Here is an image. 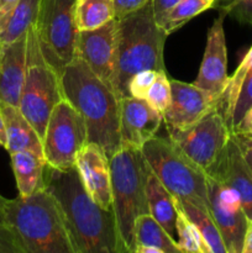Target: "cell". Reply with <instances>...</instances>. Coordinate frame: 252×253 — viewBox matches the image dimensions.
<instances>
[{"label": "cell", "instance_id": "obj_29", "mask_svg": "<svg viewBox=\"0 0 252 253\" xmlns=\"http://www.w3.org/2000/svg\"><path fill=\"white\" fill-rule=\"evenodd\" d=\"M211 9L240 24L252 25V0H214Z\"/></svg>", "mask_w": 252, "mask_h": 253}, {"label": "cell", "instance_id": "obj_38", "mask_svg": "<svg viewBox=\"0 0 252 253\" xmlns=\"http://www.w3.org/2000/svg\"><path fill=\"white\" fill-rule=\"evenodd\" d=\"M19 0H0V20L16 5Z\"/></svg>", "mask_w": 252, "mask_h": 253}, {"label": "cell", "instance_id": "obj_9", "mask_svg": "<svg viewBox=\"0 0 252 253\" xmlns=\"http://www.w3.org/2000/svg\"><path fill=\"white\" fill-rule=\"evenodd\" d=\"M86 142L88 131L83 116L63 98L52 110L42 137L47 165L57 169L76 167L77 156Z\"/></svg>", "mask_w": 252, "mask_h": 253}, {"label": "cell", "instance_id": "obj_33", "mask_svg": "<svg viewBox=\"0 0 252 253\" xmlns=\"http://www.w3.org/2000/svg\"><path fill=\"white\" fill-rule=\"evenodd\" d=\"M113 1L114 6H115L116 19H121V17L145 6L151 0H113Z\"/></svg>", "mask_w": 252, "mask_h": 253}, {"label": "cell", "instance_id": "obj_22", "mask_svg": "<svg viewBox=\"0 0 252 253\" xmlns=\"http://www.w3.org/2000/svg\"><path fill=\"white\" fill-rule=\"evenodd\" d=\"M41 0H19L0 20V48L25 36L36 24Z\"/></svg>", "mask_w": 252, "mask_h": 253}, {"label": "cell", "instance_id": "obj_19", "mask_svg": "<svg viewBox=\"0 0 252 253\" xmlns=\"http://www.w3.org/2000/svg\"><path fill=\"white\" fill-rule=\"evenodd\" d=\"M0 113L6 136L5 150L10 155L19 151H35L43 155L41 137L19 106L0 104Z\"/></svg>", "mask_w": 252, "mask_h": 253}, {"label": "cell", "instance_id": "obj_35", "mask_svg": "<svg viewBox=\"0 0 252 253\" xmlns=\"http://www.w3.org/2000/svg\"><path fill=\"white\" fill-rule=\"evenodd\" d=\"M240 146L247 165L252 170V135L250 133H232Z\"/></svg>", "mask_w": 252, "mask_h": 253}, {"label": "cell", "instance_id": "obj_6", "mask_svg": "<svg viewBox=\"0 0 252 253\" xmlns=\"http://www.w3.org/2000/svg\"><path fill=\"white\" fill-rule=\"evenodd\" d=\"M141 151L151 170L173 197L208 210L207 173L169 138L155 136L142 146Z\"/></svg>", "mask_w": 252, "mask_h": 253}, {"label": "cell", "instance_id": "obj_15", "mask_svg": "<svg viewBox=\"0 0 252 253\" xmlns=\"http://www.w3.org/2000/svg\"><path fill=\"white\" fill-rule=\"evenodd\" d=\"M207 175L237 193L247 219L252 221V170L232 133L219 160Z\"/></svg>", "mask_w": 252, "mask_h": 253}, {"label": "cell", "instance_id": "obj_18", "mask_svg": "<svg viewBox=\"0 0 252 253\" xmlns=\"http://www.w3.org/2000/svg\"><path fill=\"white\" fill-rule=\"evenodd\" d=\"M26 35L0 48V104L19 106L26 72Z\"/></svg>", "mask_w": 252, "mask_h": 253}, {"label": "cell", "instance_id": "obj_1", "mask_svg": "<svg viewBox=\"0 0 252 253\" xmlns=\"http://www.w3.org/2000/svg\"><path fill=\"white\" fill-rule=\"evenodd\" d=\"M44 188L61 208L74 253H121L114 211L91 199L76 167L46 165Z\"/></svg>", "mask_w": 252, "mask_h": 253}, {"label": "cell", "instance_id": "obj_21", "mask_svg": "<svg viewBox=\"0 0 252 253\" xmlns=\"http://www.w3.org/2000/svg\"><path fill=\"white\" fill-rule=\"evenodd\" d=\"M146 195L150 214L165 227L166 231L175 239L177 235V207L174 197L150 170L146 183Z\"/></svg>", "mask_w": 252, "mask_h": 253}, {"label": "cell", "instance_id": "obj_13", "mask_svg": "<svg viewBox=\"0 0 252 253\" xmlns=\"http://www.w3.org/2000/svg\"><path fill=\"white\" fill-rule=\"evenodd\" d=\"M116 46L118 19L106 22L99 29L79 31L76 44V57L83 59L89 68L111 88L116 67Z\"/></svg>", "mask_w": 252, "mask_h": 253}, {"label": "cell", "instance_id": "obj_28", "mask_svg": "<svg viewBox=\"0 0 252 253\" xmlns=\"http://www.w3.org/2000/svg\"><path fill=\"white\" fill-rule=\"evenodd\" d=\"M170 98H172V90H170V81L167 77V72H158L148 90L146 100L153 109L160 111L163 115L169 106Z\"/></svg>", "mask_w": 252, "mask_h": 253}, {"label": "cell", "instance_id": "obj_31", "mask_svg": "<svg viewBox=\"0 0 252 253\" xmlns=\"http://www.w3.org/2000/svg\"><path fill=\"white\" fill-rule=\"evenodd\" d=\"M158 72L153 69H146V71L138 72L131 78L128 83V94L132 98L146 99L148 90L155 81Z\"/></svg>", "mask_w": 252, "mask_h": 253}, {"label": "cell", "instance_id": "obj_24", "mask_svg": "<svg viewBox=\"0 0 252 253\" xmlns=\"http://www.w3.org/2000/svg\"><path fill=\"white\" fill-rule=\"evenodd\" d=\"M135 244L136 249L151 246L158 249L162 253H182L175 239H173L151 214H143L136 220Z\"/></svg>", "mask_w": 252, "mask_h": 253}, {"label": "cell", "instance_id": "obj_26", "mask_svg": "<svg viewBox=\"0 0 252 253\" xmlns=\"http://www.w3.org/2000/svg\"><path fill=\"white\" fill-rule=\"evenodd\" d=\"M210 9L209 5L203 0H180L165 17L160 26L167 35H170L175 30L184 26L189 20L199 15L200 12Z\"/></svg>", "mask_w": 252, "mask_h": 253}, {"label": "cell", "instance_id": "obj_40", "mask_svg": "<svg viewBox=\"0 0 252 253\" xmlns=\"http://www.w3.org/2000/svg\"><path fill=\"white\" fill-rule=\"evenodd\" d=\"M203 1H204L205 4L209 5V7L211 9V5H212V2H214V0H203Z\"/></svg>", "mask_w": 252, "mask_h": 253}, {"label": "cell", "instance_id": "obj_36", "mask_svg": "<svg viewBox=\"0 0 252 253\" xmlns=\"http://www.w3.org/2000/svg\"><path fill=\"white\" fill-rule=\"evenodd\" d=\"M252 131V106L246 111L232 133H250Z\"/></svg>", "mask_w": 252, "mask_h": 253}, {"label": "cell", "instance_id": "obj_20", "mask_svg": "<svg viewBox=\"0 0 252 253\" xmlns=\"http://www.w3.org/2000/svg\"><path fill=\"white\" fill-rule=\"evenodd\" d=\"M20 197H29L44 188L46 158L35 151H19L10 155Z\"/></svg>", "mask_w": 252, "mask_h": 253}, {"label": "cell", "instance_id": "obj_2", "mask_svg": "<svg viewBox=\"0 0 252 253\" xmlns=\"http://www.w3.org/2000/svg\"><path fill=\"white\" fill-rule=\"evenodd\" d=\"M61 83L64 99L85 121L88 142L100 146L110 160L121 147V99L78 57L63 69Z\"/></svg>", "mask_w": 252, "mask_h": 253}, {"label": "cell", "instance_id": "obj_27", "mask_svg": "<svg viewBox=\"0 0 252 253\" xmlns=\"http://www.w3.org/2000/svg\"><path fill=\"white\" fill-rule=\"evenodd\" d=\"M175 202V200H174ZM177 207V205H175ZM177 244L182 252L209 253L197 227L177 207Z\"/></svg>", "mask_w": 252, "mask_h": 253}, {"label": "cell", "instance_id": "obj_12", "mask_svg": "<svg viewBox=\"0 0 252 253\" xmlns=\"http://www.w3.org/2000/svg\"><path fill=\"white\" fill-rule=\"evenodd\" d=\"M170 90V104L163 114L167 130H184L212 110H219L220 99L194 84L172 79Z\"/></svg>", "mask_w": 252, "mask_h": 253}, {"label": "cell", "instance_id": "obj_34", "mask_svg": "<svg viewBox=\"0 0 252 253\" xmlns=\"http://www.w3.org/2000/svg\"><path fill=\"white\" fill-rule=\"evenodd\" d=\"M180 0H152V9L156 22L160 25L167 16L168 12Z\"/></svg>", "mask_w": 252, "mask_h": 253}, {"label": "cell", "instance_id": "obj_16", "mask_svg": "<svg viewBox=\"0 0 252 253\" xmlns=\"http://www.w3.org/2000/svg\"><path fill=\"white\" fill-rule=\"evenodd\" d=\"M163 121V115L153 109L146 99L132 96L120 100V140L121 146L142 148L155 137Z\"/></svg>", "mask_w": 252, "mask_h": 253}, {"label": "cell", "instance_id": "obj_5", "mask_svg": "<svg viewBox=\"0 0 252 253\" xmlns=\"http://www.w3.org/2000/svg\"><path fill=\"white\" fill-rule=\"evenodd\" d=\"M113 211L121 253H135V224L137 217L150 214L146 183L151 168L140 148L121 146L109 160Z\"/></svg>", "mask_w": 252, "mask_h": 253}, {"label": "cell", "instance_id": "obj_37", "mask_svg": "<svg viewBox=\"0 0 252 253\" xmlns=\"http://www.w3.org/2000/svg\"><path fill=\"white\" fill-rule=\"evenodd\" d=\"M242 253H252V221L247 222L246 232H245L244 246H242Z\"/></svg>", "mask_w": 252, "mask_h": 253}, {"label": "cell", "instance_id": "obj_3", "mask_svg": "<svg viewBox=\"0 0 252 253\" xmlns=\"http://www.w3.org/2000/svg\"><path fill=\"white\" fill-rule=\"evenodd\" d=\"M0 210L26 253H74L61 208L46 188L25 198H5Z\"/></svg>", "mask_w": 252, "mask_h": 253}, {"label": "cell", "instance_id": "obj_10", "mask_svg": "<svg viewBox=\"0 0 252 253\" xmlns=\"http://www.w3.org/2000/svg\"><path fill=\"white\" fill-rule=\"evenodd\" d=\"M168 138L207 174L215 166L231 136L219 110H212L184 130H168Z\"/></svg>", "mask_w": 252, "mask_h": 253}, {"label": "cell", "instance_id": "obj_14", "mask_svg": "<svg viewBox=\"0 0 252 253\" xmlns=\"http://www.w3.org/2000/svg\"><path fill=\"white\" fill-rule=\"evenodd\" d=\"M224 15L214 20L208 30L207 46L194 85L221 99L230 77L227 76V48L224 31Z\"/></svg>", "mask_w": 252, "mask_h": 253}, {"label": "cell", "instance_id": "obj_44", "mask_svg": "<svg viewBox=\"0 0 252 253\" xmlns=\"http://www.w3.org/2000/svg\"><path fill=\"white\" fill-rule=\"evenodd\" d=\"M0 146H1V143H0Z\"/></svg>", "mask_w": 252, "mask_h": 253}, {"label": "cell", "instance_id": "obj_30", "mask_svg": "<svg viewBox=\"0 0 252 253\" xmlns=\"http://www.w3.org/2000/svg\"><path fill=\"white\" fill-rule=\"evenodd\" d=\"M252 106V68L247 72L244 82L241 84L239 94H237L236 101H235L234 109H232L231 116H230L229 127L230 131L235 130L237 124L240 123L246 111Z\"/></svg>", "mask_w": 252, "mask_h": 253}, {"label": "cell", "instance_id": "obj_17", "mask_svg": "<svg viewBox=\"0 0 252 253\" xmlns=\"http://www.w3.org/2000/svg\"><path fill=\"white\" fill-rule=\"evenodd\" d=\"M76 168L91 199L104 209L113 210L110 162L100 146L86 142L77 156Z\"/></svg>", "mask_w": 252, "mask_h": 253}, {"label": "cell", "instance_id": "obj_39", "mask_svg": "<svg viewBox=\"0 0 252 253\" xmlns=\"http://www.w3.org/2000/svg\"><path fill=\"white\" fill-rule=\"evenodd\" d=\"M0 143H1L2 147H5V143H6V136H5V128L4 123H2L1 113H0Z\"/></svg>", "mask_w": 252, "mask_h": 253}, {"label": "cell", "instance_id": "obj_7", "mask_svg": "<svg viewBox=\"0 0 252 253\" xmlns=\"http://www.w3.org/2000/svg\"><path fill=\"white\" fill-rule=\"evenodd\" d=\"M63 98L61 76L42 54L34 25L26 35V72L19 109L41 140L52 110Z\"/></svg>", "mask_w": 252, "mask_h": 253}, {"label": "cell", "instance_id": "obj_43", "mask_svg": "<svg viewBox=\"0 0 252 253\" xmlns=\"http://www.w3.org/2000/svg\"><path fill=\"white\" fill-rule=\"evenodd\" d=\"M250 135H252V131H251V132H250Z\"/></svg>", "mask_w": 252, "mask_h": 253}, {"label": "cell", "instance_id": "obj_25", "mask_svg": "<svg viewBox=\"0 0 252 253\" xmlns=\"http://www.w3.org/2000/svg\"><path fill=\"white\" fill-rule=\"evenodd\" d=\"M114 19L113 0H77L76 24L79 31L99 29Z\"/></svg>", "mask_w": 252, "mask_h": 253}, {"label": "cell", "instance_id": "obj_42", "mask_svg": "<svg viewBox=\"0 0 252 253\" xmlns=\"http://www.w3.org/2000/svg\"><path fill=\"white\" fill-rule=\"evenodd\" d=\"M4 199H5V198L0 195V208H1V204H2V202H4ZM0 211H1V210H0Z\"/></svg>", "mask_w": 252, "mask_h": 253}, {"label": "cell", "instance_id": "obj_41", "mask_svg": "<svg viewBox=\"0 0 252 253\" xmlns=\"http://www.w3.org/2000/svg\"><path fill=\"white\" fill-rule=\"evenodd\" d=\"M1 224H5V222H4V216H2V212L0 211V225Z\"/></svg>", "mask_w": 252, "mask_h": 253}, {"label": "cell", "instance_id": "obj_11", "mask_svg": "<svg viewBox=\"0 0 252 253\" xmlns=\"http://www.w3.org/2000/svg\"><path fill=\"white\" fill-rule=\"evenodd\" d=\"M208 210L219 229L227 253H242L247 219L237 193L207 175Z\"/></svg>", "mask_w": 252, "mask_h": 253}, {"label": "cell", "instance_id": "obj_8", "mask_svg": "<svg viewBox=\"0 0 252 253\" xmlns=\"http://www.w3.org/2000/svg\"><path fill=\"white\" fill-rule=\"evenodd\" d=\"M77 0H41L36 29L40 47L46 61L61 76L76 58L79 30L76 24Z\"/></svg>", "mask_w": 252, "mask_h": 253}, {"label": "cell", "instance_id": "obj_23", "mask_svg": "<svg viewBox=\"0 0 252 253\" xmlns=\"http://www.w3.org/2000/svg\"><path fill=\"white\" fill-rule=\"evenodd\" d=\"M175 205L184 212L185 216L194 224L207 245L209 253H227L224 240L220 235L216 224L212 220L209 210H204L185 199L175 198Z\"/></svg>", "mask_w": 252, "mask_h": 253}, {"label": "cell", "instance_id": "obj_4", "mask_svg": "<svg viewBox=\"0 0 252 253\" xmlns=\"http://www.w3.org/2000/svg\"><path fill=\"white\" fill-rule=\"evenodd\" d=\"M168 35L156 22L152 0L145 6L118 19L116 67L113 88L120 99L127 98L128 83L146 69L166 71L163 49Z\"/></svg>", "mask_w": 252, "mask_h": 253}, {"label": "cell", "instance_id": "obj_32", "mask_svg": "<svg viewBox=\"0 0 252 253\" xmlns=\"http://www.w3.org/2000/svg\"><path fill=\"white\" fill-rule=\"evenodd\" d=\"M0 253H26L15 232L6 224L0 225Z\"/></svg>", "mask_w": 252, "mask_h": 253}]
</instances>
